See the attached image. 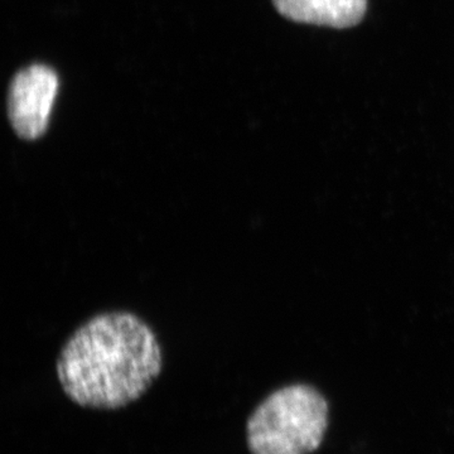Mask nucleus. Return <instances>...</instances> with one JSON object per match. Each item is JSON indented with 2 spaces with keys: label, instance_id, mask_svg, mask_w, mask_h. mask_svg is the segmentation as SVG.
I'll return each mask as SVG.
<instances>
[{
  "label": "nucleus",
  "instance_id": "20e7f679",
  "mask_svg": "<svg viewBox=\"0 0 454 454\" xmlns=\"http://www.w3.org/2000/svg\"><path fill=\"white\" fill-rule=\"evenodd\" d=\"M273 4L293 22L336 29L357 26L367 9V0H273Z\"/></svg>",
  "mask_w": 454,
  "mask_h": 454
},
{
  "label": "nucleus",
  "instance_id": "7ed1b4c3",
  "mask_svg": "<svg viewBox=\"0 0 454 454\" xmlns=\"http://www.w3.org/2000/svg\"><path fill=\"white\" fill-rule=\"evenodd\" d=\"M57 91L59 77L47 66H29L16 74L9 89L8 115L20 138L35 140L46 133Z\"/></svg>",
  "mask_w": 454,
  "mask_h": 454
},
{
  "label": "nucleus",
  "instance_id": "f03ea898",
  "mask_svg": "<svg viewBox=\"0 0 454 454\" xmlns=\"http://www.w3.org/2000/svg\"><path fill=\"white\" fill-rule=\"evenodd\" d=\"M328 405L309 385H289L270 394L247 420L253 454L315 452L327 428Z\"/></svg>",
  "mask_w": 454,
  "mask_h": 454
},
{
  "label": "nucleus",
  "instance_id": "f257e3e1",
  "mask_svg": "<svg viewBox=\"0 0 454 454\" xmlns=\"http://www.w3.org/2000/svg\"><path fill=\"white\" fill-rule=\"evenodd\" d=\"M162 367L151 325L130 312H107L74 331L57 360V376L76 404L116 409L139 399Z\"/></svg>",
  "mask_w": 454,
  "mask_h": 454
}]
</instances>
